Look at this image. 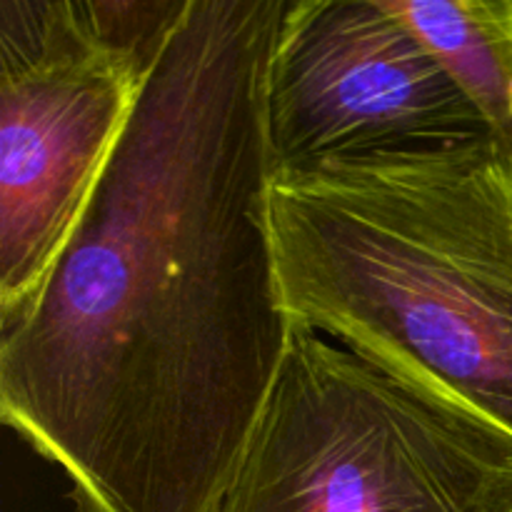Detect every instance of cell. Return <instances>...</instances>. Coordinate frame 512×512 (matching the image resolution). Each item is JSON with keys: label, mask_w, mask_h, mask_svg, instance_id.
Returning <instances> with one entry per match:
<instances>
[{"label": "cell", "mask_w": 512, "mask_h": 512, "mask_svg": "<svg viewBox=\"0 0 512 512\" xmlns=\"http://www.w3.org/2000/svg\"><path fill=\"white\" fill-rule=\"evenodd\" d=\"M215 512H512V440L293 323Z\"/></svg>", "instance_id": "cell-3"}, {"label": "cell", "mask_w": 512, "mask_h": 512, "mask_svg": "<svg viewBox=\"0 0 512 512\" xmlns=\"http://www.w3.org/2000/svg\"><path fill=\"white\" fill-rule=\"evenodd\" d=\"M158 58L105 40L90 0H0V325L68 243Z\"/></svg>", "instance_id": "cell-4"}, {"label": "cell", "mask_w": 512, "mask_h": 512, "mask_svg": "<svg viewBox=\"0 0 512 512\" xmlns=\"http://www.w3.org/2000/svg\"><path fill=\"white\" fill-rule=\"evenodd\" d=\"M265 118L275 170L493 135L383 0H288Z\"/></svg>", "instance_id": "cell-5"}, {"label": "cell", "mask_w": 512, "mask_h": 512, "mask_svg": "<svg viewBox=\"0 0 512 512\" xmlns=\"http://www.w3.org/2000/svg\"><path fill=\"white\" fill-rule=\"evenodd\" d=\"M288 0H188L28 308L0 420L78 512H215L288 353L265 80Z\"/></svg>", "instance_id": "cell-1"}, {"label": "cell", "mask_w": 512, "mask_h": 512, "mask_svg": "<svg viewBox=\"0 0 512 512\" xmlns=\"http://www.w3.org/2000/svg\"><path fill=\"white\" fill-rule=\"evenodd\" d=\"M270 233L293 323L512 440V143L275 170Z\"/></svg>", "instance_id": "cell-2"}, {"label": "cell", "mask_w": 512, "mask_h": 512, "mask_svg": "<svg viewBox=\"0 0 512 512\" xmlns=\"http://www.w3.org/2000/svg\"><path fill=\"white\" fill-rule=\"evenodd\" d=\"M470 100L490 133L512 143V0H383Z\"/></svg>", "instance_id": "cell-6"}]
</instances>
